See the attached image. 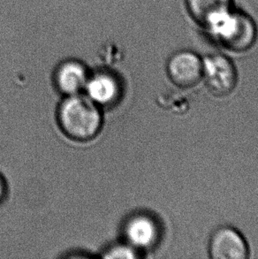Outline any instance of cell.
I'll list each match as a JSON object with an SVG mask.
<instances>
[{
    "label": "cell",
    "instance_id": "5b68a950",
    "mask_svg": "<svg viewBox=\"0 0 258 259\" xmlns=\"http://www.w3.org/2000/svg\"><path fill=\"white\" fill-rule=\"evenodd\" d=\"M209 253L213 259H246L248 257V247L236 229L223 227L211 235Z\"/></svg>",
    "mask_w": 258,
    "mask_h": 259
},
{
    "label": "cell",
    "instance_id": "ba28073f",
    "mask_svg": "<svg viewBox=\"0 0 258 259\" xmlns=\"http://www.w3.org/2000/svg\"><path fill=\"white\" fill-rule=\"evenodd\" d=\"M90 74L87 67L80 60H67L57 67L54 81L62 94L73 96L83 91Z\"/></svg>",
    "mask_w": 258,
    "mask_h": 259
},
{
    "label": "cell",
    "instance_id": "52a82bcc",
    "mask_svg": "<svg viewBox=\"0 0 258 259\" xmlns=\"http://www.w3.org/2000/svg\"><path fill=\"white\" fill-rule=\"evenodd\" d=\"M159 227L155 219L144 213L129 218L124 226L126 243L136 250L150 249L159 238Z\"/></svg>",
    "mask_w": 258,
    "mask_h": 259
},
{
    "label": "cell",
    "instance_id": "9c48e42d",
    "mask_svg": "<svg viewBox=\"0 0 258 259\" xmlns=\"http://www.w3.org/2000/svg\"><path fill=\"white\" fill-rule=\"evenodd\" d=\"M234 6V0H185L190 18L202 28L213 14Z\"/></svg>",
    "mask_w": 258,
    "mask_h": 259
},
{
    "label": "cell",
    "instance_id": "8fae6325",
    "mask_svg": "<svg viewBox=\"0 0 258 259\" xmlns=\"http://www.w3.org/2000/svg\"><path fill=\"white\" fill-rule=\"evenodd\" d=\"M6 196V185L2 177L0 176V203H2Z\"/></svg>",
    "mask_w": 258,
    "mask_h": 259
},
{
    "label": "cell",
    "instance_id": "30bf717a",
    "mask_svg": "<svg viewBox=\"0 0 258 259\" xmlns=\"http://www.w3.org/2000/svg\"><path fill=\"white\" fill-rule=\"evenodd\" d=\"M105 256L110 258H135L139 256V251L126 243L110 248L105 253Z\"/></svg>",
    "mask_w": 258,
    "mask_h": 259
},
{
    "label": "cell",
    "instance_id": "277c9868",
    "mask_svg": "<svg viewBox=\"0 0 258 259\" xmlns=\"http://www.w3.org/2000/svg\"><path fill=\"white\" fill-rule=\"evenodd\" d=\"M166 72L174 84L189 89L202 80V59L190 50H181L171 54L166 63Z\"/></svg>",
    "mask_w": 258,
    "mask_h": 259
},
{
    "label": "cell",
    "instance_id": "6da1fadb",
    "mask_svg": "<svg viewBox=\"0 0 258 259\" xmlns=\"http://www.w3.org/2000/svg\"><path fill=\"white\" fill-rule=\"evenodd\" d=\"M202 28L213 42L232 53L248 52L257 40L255 20L234 5L213 14Z\"/></svg>",
    "mask_w": 258,
    "mask_h": 259
},
{
    "label": "cell",
    "instance_id": "3957f363",
    "mask_svg": "<svg viewBox=\"0 0 258 259\" xmlns=\"http://www.w3.org/2000/svg\"><path fill=\"white\" fill-rule=\"evenodd\" d=\"M202 79L211 94L227 97L237 85V69L229 57L213 53L202 59Z\"/></svg>",
    "mask_w": 258,
    "mask_h": 259
},
{
    "label": "cell",
    "instance_id": "8992f818",
    "mask_svg": "<svg viewBox=\"0 0 258 259\" xmlns=\"http://www.w3.org/2000/svg\"><path fill=\"white\" fill-rule=\"evenodd\" d=\"M84 91L88 98L99 107L115 104L121 96L122 87L117 75L107 70L90 74Z\"/></svg>",
    "mask_w": 258,
    "mask_h": 259
},
{
    "label": "cell",
    "instance_id": "7a4b0ae2",
    "mask_svg": "<svg viewBox=\"0 0 258 259\" xmlns=\"http://www.w3.org/2000/svg\"><path fill=\"white\" fill-rule=\"evenodd\" d=\"M60 127L73 140L93 139L101 130L103 118L100 107L87 96H67L58 112Z\"/></svg>",
    "mask_w": 258,
    "mask_h": 259
}]
</instances>
